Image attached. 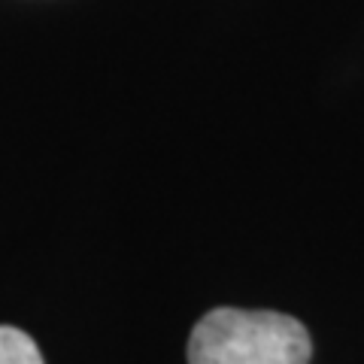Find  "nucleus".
Here are the masks:
<instances>
[{
	"label": "nucleus",
	"mask_w": 364,
	"mask_h": 364,
	"mask_svg": "<svg viewBox=\"0 0 364 364\" xmlns=\"http://www.w3.org/2000/svg\"><path fill=\"white\" fill-rule=\"evenodd\" d=\"M306 328L286 313L219 306L188 340V364H310Z\"/></svg>",
	"instance_id": "obj_1"
},
{
	"label": "nucleus",
	"mask_w": 364,
	"mask_h": 364,
	"mask_svg": "<svg viewBox=\"0 0 364 364\" xmlns=\"http://www.w3.org/2000/svg\"><path fill=\"white\" fill-rule=\"evenodd\" d=\"M0 364H46V361L31 334L13 325H0Z\"/></svg>",
	"instance_id": "obj_2"
}]
</instances>
